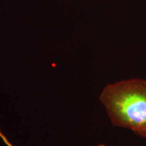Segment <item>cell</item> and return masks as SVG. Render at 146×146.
Listing matches in <instances>:
<instances>
[{
  "label": "cell",
  "mask_w": 146,
  "mask_h": 146,
  "mask_svg": "<svg viewBox=\"0 0 146 146\" xmlns=\"http://www.w3.org/2000/svg\"><path fill=\"white\" fill-rule=\"evenodd\" d=\"M112 124L146 134V80L135 78L107 85L100 95Z\"/></svg>",
  "instance_id": "obj_1"
},
{
  "label": "cell",
  "mask_w": 146,
  "mask_h": 146,
  "mask_svg": "<svg viewBox=\"0 0 146 146\" xmlns=\"http://www.w3.org/2000/svg\"><path fill=\"white\" fill-rule=\"evenodd\" d=\"M98 146H106V145H104V144H100V145H98Z\"/></svg>",
  "instance_id": "obj_2"
},
{
  "label": "cell",
  "mask_w": 146,
  "mask_h": 146,
  "mask_svg": "<svg viewBox=\"0 0 146 146\" xmlns=\"http://www.w3.org/2000/svg\"><path fill=\"white\" fill-rule=\"evenodd\" d=\"M143 137H145V138H146V134L145 135H144V136H143Z\"/></svg>",
  "instance_id": "obj_3"
}]
</instances>
